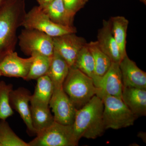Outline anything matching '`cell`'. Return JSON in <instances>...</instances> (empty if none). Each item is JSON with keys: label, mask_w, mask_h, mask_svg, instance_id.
I'll return each instance as SVG.
<instances>
[{"label": "cell", "mask_w": 146, "mask_h": 146, "mask_svg": "<svg viewBox=\"0 0 146 146\" xmlns=\"http://www.w3.org/2000/svg\"><path fill=\"white\" fill-rule=\"evenodd\" d=\"M26 14L25 0H6L0 7V61L15 50L17 30Z\"/></svg>", "instance_id": "cell-1"}, {"label": "cell", "mask_w": 146, "mask_h": 146, "mask_svg": "<svg viewBox=\"0 0 146 146\" xmlns=\"http://www.w3.org/2000/svg\"><path fill=\"white\" fill-rule=\"evenodd\" d=\"M104 107L101 99L95 96L81 108L76 110L72 127L78 141L82 138L96 139L102 135L105 130Z\"/></svg>", "instance_id": "cell-2"}, {"label": "cell", "mask_w": 146, "mask_h": 146, "mask_svg": "<svg viewBox=\"0 0 146 146\" xmlns=\"http://www.w3.org/2000/svg\"><path fill=\"white\" fill-rule=\"evenodd\" d=\"M104 104L103 122L105 129H119L133 125L138 118L121 99L103 93L98 89L96 95Z\"/></svg>", "instance_id": "cell-3"}, {"label": "cell", "mask_w": 146, "mask_h": 146, "mask_svg": "<svg viewBox=\"0 0 146 146\" xmlns=\"http://www.w3.org/2000/svg\"><path fill=\"white\" fill-rule=\"evenodd\" d=\"M63 89L77 109L96 96L98 90L92 78L74 67L70 68Z\"/></svg>", "instance_id": "cell-4"}, {"label": "cell", "mask_w": 146, "mask_h": 146, "mask_svg": "<svg viewBox=\"0 0 146 146\" xmlns=\"http://www.w3.org/2000/svg\"><path fill=\"white\" fill-rule=\"evenodd\" d=\"M28 143L29 146H76L78 145L72 125H65L54 121L36 134Z\"/></svg>", "instance_id": "cell-5"}, {"label": "cell", "mask_w": 146, "mask_h": 146, "mask_svg": "<svg viewBox=\"0 0 146 146\" xmlns=\"http://www.w3.org/2000/svg\"><path fill=\"white\" fill-rule=\"evenodd\" d=\"M22 26L39 31L52 37L76 32L74 27L63 26L54 23L39 6L34 7L26 13Z\"/></svg>", "instance_id": "cell-6"}, {"label": "cell", "mask_w": 146, "mask_h": 146, "mask_svg": "<svg viewBox=\"0 0 146 146\" xmlns=\"http://www.w3.org/2000/svg\"><path fill=\"white\" fill-rule=\"evenodd\" d=\"M18 39L21 50L27 55L40 54L52 57L53 54L52 37L42 32L25 28Z\"/></svg>", "instance_id": "cell-7"}, {"label": "cell", "mask_w": 146, "mask_h": 146, "mask_svg": "<svg viewBox=\"0 0 146 146\" xmlns=\"http://www.w3.org/2000/svg\"><path fill=\"white\" fill-rule=\"evenodd\" d=\"M49 106L55 121L65 125L73 124L76 108L63 88H54Z\"/></svg>", "instance_id": "cell-8"}, {"label": "cell", "mask_w": 146, "mask_h": 146, "mask_svg": "<svg viewBox=\"0 0 146 146\" xmlns=\"http://www.w3.org/2000/svg\"><path fill=\"white\" fill-rule=\"evenodd\" d=\"M75 33L52 37L54 51L63 58L70 68L74 67L78 53L86 43L85 39Z\"/></svg>", "instance_id": "cell-9"}, {"label": "cell", "mask_w": 146, "mask_h": 146, "mask_svg": "<svg viewBox=\"0 0 146 146\" xmlns=\"http://www.w3.org/2000/svg\"><path fill=\"white\" fill-rule=\"evenodd\" d=\"M33 59V56L27 58L20 57L14 51L8 54L0 61L2 76L20 78L25 80Z\"/></svg>", "instance_id": "cell-10"}, {"label": "cell", "mask_w": 146, "mask_h": 146, "mask_svg": "<svg viewBox=\"0 0 146 146\" xmlns=\"http://www.w3.org/2000/svg\"><path fill=\"white\" fill-rule=\"evenodd\" d=\"M32 94L27 89L20 87L12 90L9 95V103L12 109L19 113L27 127V131L30 136L36 135L32 124L30 102Z\"/></svg>", "instance_id": "cell-11"}, {"label": "cell", "mask_w": 146, "mask_h": 146, "mask_svg": "<svg viewBox=\"0 0 146 146\" xmlns=\"http://www.w3.org/2000/svg\"><path fill=\"white\" fill-rule=\"evenodd\" d=\"M94 83L97 89L103 93L121 99L123 86L119 63L112 62L107 72Z\"/></svg>", "instance_id": "cell-12"}, {"label": "cell", "mask_w": 146, "mask_h": 146, "mask_svg": "<svg viewBox=\"0 0 146 146\" xmlns=\"http://www.w3.org/2000/svg\"><path fill=\"white\" fill-rule=\"evenodd\" d=\"M123 86L146 89V73L127 54L119 63Z\"/></svg>", "instance_id": "cell-13"}, {"label": "cell", "mask_w": 146, "mask_h": 146, "mask_svg": "<svg viewBox=\"0 0 146 146\" xmlns=\"http://www.w3.org/2000/svg\"><path fill=\"white\" fill-rule=\"evenodd\" d=\"M97 41L102 50L109 57L112 62L120 63L123 58L112 35L110 19L108 21L104 20L102 26L98 31Z\"/></svg>", "instance_id": "cell-14"}, {"label": "cell", "mask_w": 146, "mask_h": 146, "mask_svg": "<svg viewBox=\"0 0 146 146\" xmlns=\"http://www.w3.org/2000/svg\"><path fill=\"white\" fill-rule=\"evenodd\" d=\"M121 99L137 117L146 115V89L123 86Z\"/></svg>", "instance_id": "cell-15"}, {"label": "cell", "mask_w": 146, "mask_h": 146, "mask_svg": "<svg viewBox=\"0 0 146 146\" xmlns=\"http://www.w3.org/2000/svg\"><path fill=\"white\" fill-rule=\"evenodd\" d=\"M39 7L54 23L63 26L74 27V16L66 10L62 0H54L46 5Z\"/></svg>", "instance_id": "cell-16"}, {"label": "cell", "mask_w": 146, "mask_h": 146, "mask_svg": "<svg viewBox=\"0 0 146 146\" xmlns=\"http://www.w3.org/2000/svg\"><path fill=\"white\" fill-rule=\"evenodd\" d=\"M70 69V66L66 61L54 51L46 75L52 81L54 88H63V84Z\"/></svg>", "instance_id": "cell-17"}, {"label": "cell", "mask_w": 146, "mask_h": 146, "mask_svg": "<svg viewBox=\"0 0 146 146\" xmlns=\"http://www.w3.org/2000/svg\"><path fill=\"white\" fill-rule=\"evenodd\" d=\"M31 115L33 127L37 133L48 127L54 121L49 106L31 104Z\"/></svg>", "instance_id": "cell-18"}, {"label": "cell", "mask_w": 146, "mask_h": 146, "mask_svg": "<svg viewBox=\"0 0 146 146\" xmlns=\"http://www.w3.org/2000/svg\"><path fill=\"white\" fill-rule=\"evenodd\" d=\"M54 90V86L48 75L39 78L36 80L34 93L31 98L30 104L49 106Z\"/></svg>", "instance_id": "cell-19"}, {"label": "cell", "mask_w": 146, "mask_h": 146, "mask_svg": "<svg viewBox=\"0 0 146 146\" xmlns=\"http://www.w3.org/2000/svg\"><path fill=\"white\" fill-rule=\"evenodd\" d=\"M94 58L95 63V76L94 82L102 77L107 72L112 63L109 57L101 50L97 41L87 43Z\"/></svg>", "instance_id": "cell-20"}, {"label": "cell", "mask_w": 146, "mask_h": 146, "mask_svg": "<svg viewBox=\"0 0 146 146\" xmlns=\"http://www.w3.org/2000/svg\"><path fill=\"white\" fill-rule=\"evenodd\" d=\"M110 20L112 35L117 44L122 57L123 58L127 54L126 46L128 20L122 16L111 17Z\"/></svg>", "instance_id": "cell-21"}, {"label": "cell", "mask_w": 146, "mask_h": 146, "mask_svg": "<svg viewBox=\"0 0 146 146\" xmlns=\"http://www.w3.org/2000/svg\"><path fill=\"white\" fill-rule=\"evenodd\" d=\"M93 79L95 76V63L94 58L88 48L87 43L80 51L74 67Z\"/></svg>", "instance_id": "cell-22"}, {"label": "cell", "mask_w": 146, "mask_h": 146, "mask_svg": "<svg viewBox=\"0 0 146 146\" xmlns=\"http://www.w3.org/2000/svg\"><path fill=\"white\" fill-rule=\"evenodd\" d=\"M30 69L25 80L27 81L37 80L39 78L46 75L50 64L51 57L44 55L35 54Z\"/></svg>", "instance_id": "cell-23"}, {"label": "cell", "mask_w": 146, "mask_h": 146, "mask_svg": "<svg viewBox=\"0 0 146 146\" xmlns=\"http://www.w3.org/2000/svg\"><path fill=\"white\" fill-rule=\"evenodd\" d=\"M0 146H29L11 128L6 120L0 121Z\"/></svg>", "instance_id": "cell-24"}, {"label": "cell", "mask_w": 146, "mask_h": 146, "mask_svg": "<svg viewBox=\"0 0 146 146\" xmlns=\"http://www.w3.org/2000/svg\"><path fill=\"white\" fill-rule=\"evenodd\" d=\"M13 89L11 84L0 82V121L6 120L14 114L9 103V95Z\"/></svg>", "instance_id": "cell-25"}, {"label": "cell", "mask_w": 146, "mask_h": 146, "mask_svg": "<svg viewBox=\"0 0 146 146\" xmlns=\"http://www.w3.org/2000/svg\"><path fill=\"white\" fill-rule=\"evenodd\" d=\"M66 10L74 16L84 4L82 0H62Z\"/></svg>", "instance_id": "cell-26"}, {"label": "cell", "mask_w": 146, "mask_h": 146, "mask_svg": "<svg viewBox=\"0 0 146 146\" xmlns=\"http://www.w3.org/2000/svg\"><path fill=\"white\" fill-rule=\"evenodd\" d=\"M39 6H43L52 2L54 0H36Z\"/></svg>", "instance_id": "cell-27"}, {"label": "cell", "mask_w": 146, "mask_h": 146, "mask_svg": "<svg viewBox=\"0 0 146 146\" xmlns=\"http://www.w3.org/2000/svg\"><path fill=\"white\" fill-rule=\"evenodd\" d=\"M6 0H0V7L4 3Z\"/></svg>", "instance_id": "cell-28"}, {"label": "cell", "mask_w": 146, "mask_h": 146, "mask_svg": "<svg viewBox=\"0 0 146 146\" xmlns=\"http://www.w3.org/2000/svg\"><path fill=\"white\" fill-rule=\"evenodd\" d=\"M141 1H142L144 3H145L146 0H141Z\"/></svg>", "instance_id": "cell-29"}, {"label": "cell", "mask_w": 146, "mask_h": 146, "mask_svg": "<svg viewBox=\"0 0 146 146\" xmlns=\"http://www.w3.org/2000/svg\"><path fill=\"white\" fill-rule=\"evenodd\" d=\"M82 2L84 3V2H85V1H86V0H82Z\"/></svg>", "instance_id": "cell-30"}, {"label": "cell", "mask_w": 146, "mask_h": 146, "mask_svg": "<svg viewBox=\"0 0 146 146\" xmlns=\"http://www.w3.org/2000/svg\"><path fill=\"white\" fill-rule=\"evenodd\" d=\"M1 72H0V77L1 76Z\"/></svg>", "instance_id": "cell-31"}]
</instances>
